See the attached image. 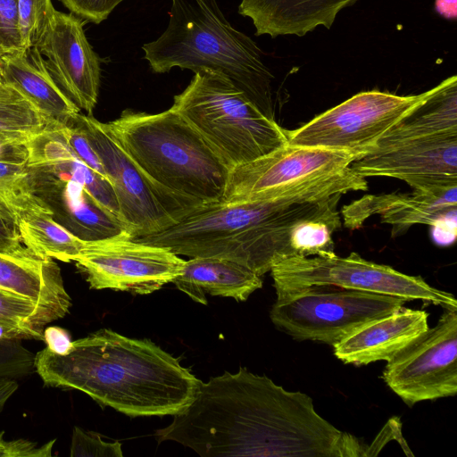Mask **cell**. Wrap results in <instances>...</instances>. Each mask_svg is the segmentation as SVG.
I'll use <instances>...</instances> for the list:
<instances>
[{
    "label": "cell",
    "instance_id": "10",
    "mask_svg": "<svg viewBox=\"0 0 457 457\" xmlns=\"http://www.w3.org/2000/svg\"><path fill=\"white\" fill-rule=\"evenodd\" d=\"M270 271L277 295L310 286H336L457 309V300L451 293L431 287L420 276L367 261L356 253L345 257L336 253L290 256L275 264Z\"/></svg>",
    "mask_w": 457,
    "mask_h": 457
},
{
    "label": "cell",
    "instance_id": "36",
    "mask_svg": "<svg viewBox=\"0 0 457 457\" xmlns=\"http://www.w3.org/2000/svg\"><path fill=\"white\" fill-rule=\"evenodd\" d=\"M19 383L17 379L10 378H0V412L3 411L7 401L17 391Z\"/></svg>",
    "mask_w": 457,
    "mask_h": 457
},
{
    "label": "cell",
    "instance_id": "2",
    "mask_svg": "<svg viewBox=\"0 0 457 457\" xmlns=\"http://www.w3.org/2000/svg\"><path fill=\"white\" fill-rule=\"evenodd\" d=\"M34 369L46 386L81 391L130 417L174 416L201 382L152 341L108 328L71 341L63 353L45 347L35 354Z\"/></svg>",
    "mask_w": 457,
    "mask_h": 457
},
{
    "label": "cell",
    "instance_id": "31",
    "mask_svg": "<svg viewBox=\"0 0 457 457\" xmlns=\"http://www.w3.org/2000/svg\"><path fill=\"white\" fill-rule=\"evenodd\" d=\"M64 132L68 143L76 155L87 166L110 181L100 158L90 145L85 132L75 119L64 125Z\"/></svg>",
    "mask_w": 457,
    "mask_h": 457
},
{
    "label": "cell",
    "instance_id": "13",
    "mask_svg": "<svg viewBox=\"0 0 457 457\" xmlns=\"http://www.w3.org/2000/svg\"><path fill=\"white\" fill-rule=\"evenodd\" d=\"M74 262L90 288L148 295L172 282L186 261L169 248L144 244L123 233L87 241Z\"/></svg>",
    "mask_w": 457,
    "mask_h": 457
},
{
    "label": "cell",
    "instance_id": "4",
    "mask_svg": "<svg viewBox=\"0 0 457 457\" xmlns=\"http://www.w3.org/2000/svg\"><path fill=\"white\" fill-rule=\"evenodd\" d=\"M154 72L173 67L195 73L203 70L228 79L268 117L274 119L271 81L261 50L247 35L234 29L216 0H171L165 31L143 46Z\"/></svg>",
    "mask_w": 457,
    "mask_h": 457
},
{
    "label": "cell",
    "instance_id": "30",
    "mask_svg": "<svg viewBox=\"0 0 457 457\" xmlns=\"http://www.w3.org/2000/svg\"><path fill=\"white\" fill-rule=\"evenodd\" d=\"M24 49L16 0H0V54Z\"/></svg>",
    "mask_w": 457,
    "mask_h": 457
},
{
    "label": "cell",
    "instance_id": "39",
    "mask_svg": "<svg viewBox=\"0 0 457 457\" xmlns=\"http://www.w3.org/2000/svg\"><path fill=\"white\" fill-rule=\"evenodd\" d=\"M1 83H2V79H1V77H0V84H1Z\"/></svg>",
    "mask_w": 457,
    "mask_h": 457
},
{
    "label": "cell",
    "instance_id": "18",
    "mask_svg": "<svg viewBox=\"0 0 457 457\" xmlns=\"http://www.w3.org/2000/svg\"><path fill=\"white\" fill-rule=\"evenodd\" d=\"M428 313L402 307L377 319L333 345L334 355L345 363L367 365L391 360L429 328Z\"/></svg>",
    "mask_w": 457,
    "mask_h": 457
},
{
    "label": "cell",
    "instance_id": "35",
    "mask_svg": "<svg viewBox=\"0 0 457 457\" xmlns=\"http://www.w3.org/2000/svg\"><path fill=\"white\" fill-rule=\"evenodd\" d=\"M44 337L46 346L59 353H65L71 343L67 331L59 327L46 328Z\"/></svg>",
    "mask_w": 457,
    "mask_h": 457
},
{
    "label": "cell",
    "instance_id": "16",
    "mask_svg": "<svg viewBox=\"0 0 457 457\" xmlns=\"http://www.w3.org/2000/svg\"><path fill=\"white\" fill-rule=\"evenodd\" d=\"M37 47L62 92L80 110L92 114L97 103L101 70L83 22L74 14L56 11Z\"/></svg>",
    "mask_w": 457,
    "mask_h": 457
},
{
    "label": "cell",
    "instance_id": "12",
    "mask_svg": "<svg viewBox=\"0 0 457 457\" xmlns=\"http://www.w3.org/2000/svg\"><path fill=\"white\" fill-rule=\"evenodd\" d=\"M436 88L437 85L410 96L378 90L360 92L302 127L286 129L287 143L346 152L358 159L372 151L395 125L428 99Z\"/></svg>",
    "mask_w": 457,
    "mask_h": 457
},
{
    "label": "cell",
    "instance_id": "28",
    "mask_svg": "<svg viewBox=\"0 0 457 457\" xmlns=\"http://www.w3.org/2000/svg\"><path fill=\"white\" fill-rule=\"evenodd\" d=\"M26 162L0 159V200L12 212L34 197L29 184Z\"/></svg>",
    "mask_w": 457,
    "mask_h": 457
},
{
    "label": "cell",
    "instance_id": "27",
    "mask_svg": "<svg viewBox=\"0 0 457 457\" xmlns=\"http://www.w3.org/2000/svg\"><path fill=\"white\" fill-rule=\"evenodd\" d=\"M24 49L37 46L56 10L52 0H16Z\"/></svg>",
    "mask_w": 457,
    "mask_h": 457
},
{
    "label": "cell",
    "instance_id": "24",
    "mask_svg": "<svg viewBox=\"0 0 457 457\" xmlns=\"http://www.w3.org/2000/svg\"><path fill=\"white\" fill-rule=\"evenodd\" d=\"M445 134H457L456 76L440 82L436 91L395 125L376 146L408 138Z\"/></svg>",
    "mask_w": 457,
    "mask_h": 457
},
{
    "label": "cell",
    "instance_id": "11",
    "mask_svg": "<svg viewBox=\"0 0 457 457\" xmlns=\"http://www.w3.org/2000/svg\"><path fill=\"white\" fill-rule=\"evenodd\" d=\"M75 120L104 167L116 195L120 220L132 238L162 231L203 205L162 190L150 181L107 123L92 114L79 113Z\"/></svg>",
    "mask_w": 457,
    "mask_h": 457
},
{
    "label": "cell",
    "instance_id": "26",
    "mask_svg": "<svg viewBox=\"0 0 457 457\" xmlns=\"http://www.w3.org/2000/svg\"><path fill=\"white\" fill-rule=\"evenodd\" d=\"M49 122L12 87L0 84V134L26 141Z\"/></svg>",
    "mask_w": 457,
    "mask_h": 457
},
{
    "label": "cell",
    "instance_id": "9",
    "mask_svg": "<svg viewBox=\"0 0 457 457\" xmlns=\"http://www.w3.org/2000/svg\"><path fill=\"white\" fill-rule=\"evenodd\" d=\"M405 303L387 295L310 286L277 295L270 320L297 340L333 346L362 326L400 310Z\"/></svg>",
    "mask_w": 457,
    "mask_h": 457
},
{
    "label": "cell",
    "instance_id": "32",
    "mask_svg": "<svg viewBox=\"0 0 457 457\" xmlns=\"http://www.w3.org/2000/svg\"><path fill=\"white\" fill-rule=\"evenodd\" d=\"M72 13L98 24L123 0H60Z\"/></svg>",
    "mask_w": 457,
    "mask_h": 457
},
{
    "label": "cell",
    "instance_id": "29",
    "mask_svg": "<svg viewBox=\"0 0 457 457\" xmlns=\"http://www.w3.org/2000/svg\"><path fill=\"white\" fill-rule=\"evenodd\" d=\"M70 455L72 457H121L123 453L120 442H105L96 432L74 427Z\"/></svg>",
    "mask_w": 457,
    "mask_h": 457
},
{
    "label": "cell",
    "instance_id": "38",
    "mask_svg": "<svg viewBox=\"0 0 457 457\" xmlns=\"http://www.w3.org/2000/svg\"><path fill=\"white\" fill-rule=\"evenodd\" d=\"M7 140V137L4 135L0 134V154L4 149V144Z\"/></svg>",
    "mask_w": 457,
    "mask_h": 457
},
{
    "label": "cell",
    "instance_id": "23",
    "mask_svg": "<svg viewBox=\"0 0 457 457\" xmlns=\"http://www.w3.org/2000/svg\"><path fill=\"white\" fill-rule=\"evenodd\" d=\"M12 213L22 245L37 257L74 262L87 242L55 221L51 211L35 195Z\"/></svg>",
    "mask_w": 457,
    "mask_h": 457
},
{
    "label": "cell",
    "instance_id": "20",
    "mask_svg": "<svg viewBox=\"0 0 457 457\" xmlns=\"http://www.w3.org/2000/svg\"><path fill=\"white\" fill-rule=\"evenodd\" d=\"M358 0H242L238 12L249 17L257 36L303 37L319 26L330 29L338 12Z\"/></svg>",
    "mask_w": 457,
    "mask_h": 457
},
{
    "label": "cell",
    "instance_id": "34",
    "mask_svg": "<svg viewBox=\"0 0 457 457\" xmlns=\"http://www.w3.org/2000/svg\"><path fill=\"white\" fill-rule=\"evenodd\" d=\"M0 252L22 253L29 252L21 243L14 215L0 200Z\"/></svg>",
    "mask_w": 457,
    "mask_h": 457
},
{
    "label": "cell",
    "instance_id": "22",
    "mask_svg": "<svg viewBox=\"0 0 457 457\" xmlns=\"http://www.w3.org/2000/svg\"><path fill=\"white\" fill-rule=\"evenodd\" d=\"M172 282L202 304L207 303V294L246 301L262 287L261 276L238 262L219 257H194L186 261Z\"/></svg>",
    "mask_w": 457,
    "mask_h": 457
},
{
    "label": "cell",
    "instance_id": "14",
    "mask_svg": "<svg viewBox=\"0 0 457 457\" xmlns=\"http://www.w3.org/2000/svg\"><path fill=\"white\" fill-rule=\"evenodd\" d=\"M382 378L406 404L457 393V309H444L437 323L395 354Z\"/></svg>",
    "mask_w": 457,
    "mask_h": 457
},
{
    "label": "cell",
    "instance_id": "15",
    "mask_svg": "<svg viewBox=\"0 0 457 457\" xmlns=\"http://www.w3.org/2000/svg\"><path fill=\"white\" fill-rule=\"evenodd\" d=\"M361 176L401 179L412 188L457 185V134L403 139L355 159Z\"/></svg>",
    "mask_w": 457,
    "mask_h": 457
},
{
    "label": "cell",
    "instance_id": "37",
    "mask_svg": "<svg viewBox=\"0 0 457 457\" xmlns=\"http://www.w3.org/2000/svg\"><path fill=\"white\" fill-rule=\"evenodd\" d=\"M435 10L444 18L454 20L457 16V0H436Z\"/></svg>",
    "mask_w": 457,
    "mask_h": 457
},
{
    "label": "cell",
    "instance_id": "7",
    "mask_svg": "<svg viewBox=\"0 0 457 457\" xmlns=\"http://www.w3.org/2000/svg\"><path fill=\"white\" fill-rule=\"evenodd\" d=\"M25 146L30 190L55 221L84 241L127 233L121 220L89 193L99 188L102 177L72 151L64 125L49 123Z\"/></svg>",
    "mask_w": 457,
    "mask_h": 457
},
{
    "label": "cell",
    "instance_id": "1",
    "mask_svg": "<svg viewBox=\"0 0 457 457\" xmlns=\"http://www.w3.org/2000/svg\"><path fill=\"white\" fill-rule=\"evenodd\" d=\"M155 436L204 457H358L363 451L316 411L308 395L243 367L201 381L193 401Z\"/></svg>",
    "mask_w": 457,
    "mask_h": 457
},
{
    "label": "cell",
    "instance_id": "8",
    "mask_svg": "<svg viewBox=\"0 0 457 457\" xmlns=\"http://www.w3.org/2000/svg\"><path fill=\"white\" fill-rule=\"evenodd\" d=\"M355 159L346 152L287 143L231 168L221 202H309L366 190V178L351 167Z\"/></svg>",
    "mask_w": 457,
    "mask_h": 457
},
{
    "label": "cell",
    "instance_id": "5",
    "mask_svg": "<svg viewBox=\"0 0 457 457\" xmlns=\"http://www.w3.org/2000/svg\"><path fill=\"white\" fill-rule=\"evenodd\" d=\"M107 125L156 187L201 204L221 201L229 169L171 107L154 114L125 110Z\"/></svg>",
    "mask_w": 457,
    "mask_h": 457
},
{
    "label": "cell",
    "instance_id": "21",
    "mask_svg": "<svg viewBox=\"0 0 457 457\" xmlns=\"http://www.w3.org/2000/svg\"><path fill=\"white\" fill-rule=\"evenodd\" d=\"M0 288L33 300L60 319L71 307L59 266L53 259H43L30 252H0Z\"/></svg>",
    "mask_w": 457,
    "mask_h": 457
},
{
    "label": "cell",
    "instance_id": "25",
    "mask_svg": "<svg viewBox=\"0 0 457 457\" xmlns=\"http://www.w3.org/2000/svg\"><path fill=\"white\" fill-rule=\"evenodd\" d=\"M59 319L33 300L0 288V338L44 341L46 326Z\"/></svg>",
    "mask_w": 457,
    "mask_h": 457
},
{
    "label": "cell",
    "instance_id": "3",
    "mask_svg": "<svg viewBox=\"0 0 457 457\" xmlns=\"http://www.w3.org/2000/svg\"><path fill=\"white\" fill-rule=\"evenodd\" d=\"M328 197L206 204L162 231L133 239L178 255L228 259L262 276L294 256L292 240L298 224Z\"/></svg>",
    "mask_w": 457,
    "mask_h": 457
},
{
    "label": "cell",
    "instance_id": "40",
    "mask_svg": "<svg viewBox=\"0 0 457 457\" xmlns=\"http://www.w3.org/2000/svg\"><path fill=\"white\" fill-rule=\"evenodd\" d=\"M0 55H1V54H0Z\"/></svg>",
    "mask_w": 457,
    "mask_h": 457
},
{
    "label": "cell",
    "instance_id": "6",
    "mask_svg": "<svg viewBox=\"0 0 457 457\" xmlns=\"http://www.w3.org/2000/svg\"><path fill=\"white\" fill-rule=\"evenodd\" d=\"M171 108L202 137L230 170L287 144L286 129L265 115L226 76L195 73Z\"/></svg>",
    "mask_w": 457,
    "mask_h": 457
},
{
    "label": "cell",
    "instance_id": "17",
    "mask_svg": "<svg viewBox=\"0 0 457 457\" xmlns=\"http://www.w3.org/2000/svg\"><path fill=\"white\" fill-rule=\"evenodd\" d=\"M457 185L413 188L411 194L367 195L344 205V225L350 229L362 227L372 215L402 231L415 224L435 228L442 221L456 217Z\"/></svg>",
    "mask_w": 457,
    "mask_h": 457
},
{
    "label": "cell",
    "instance_id": "19",
    "mask_svg": "<svg viewBox=\"0 0 457 457\" xmlns=\"http://www.w3.org/2000/svg\"><path fill=\"white\" fill-rule=\"evenodd\" d=\"M2 82L29 100L49 123L67 125L80 112L58 87L37 46L0 55Z\"/></svg>",
    "mask_w": 457,
    "mask_h": 457
},
{
    "label": "cell",
    "instance_id": "33",
    "mask_svg": "<svg viewBox=\"0 0 457 457\" xmlns=\"http://www.w3.org/2000/svg\"><path fill=\"white\" fill-rule=\"evenodd\" d=\"M56 439H53L42 445L23 438L4 440V432H0V457H49Z\"/></svg>",
    "mask_w": 457,
    "mask_h": 457
}]
</instances>
